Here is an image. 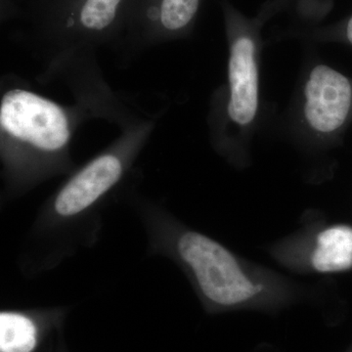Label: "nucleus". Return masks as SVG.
<instances>
[{
  "instance_id": "nucleus-9",
  "label": "nucleus",
  "mask_w": 352,
  "mask_h": 352,
  "mask_svg": "<svg viewBox=\"0 0 352 352\" xmlns=\"http://www.w3.org/2000/svg\"><path fill=\"white\" fill-rule=\"evenodd\" d=\"M120 0H87L80 22L87 29L102 31L113 22Z\"/></svg>"
},
{
  "instance_id": "nucleus-8",
  "label": "nucleus",
  "mask_w": 352,
  "mask_h": 352,
  "mask_svg": "<svg viewBox=\"0 0 352 352\" xmlns=\"http://www.w3.org/2000/svg\"><path fill=\"white\" fill-rule=\"evenodd\" d=\"M200 0H162L160 19L164 29L179 31L194 19Z\"/></svg>"
},
{
  "instance_id": "nucleus-3",
  "label": "nucleus",
  "mask_w": 352,
  "mask_h": 352,
  "mask_svg": "<svg viewBox=\"0 0 352 352\" xmlns=\"http://www.w3.org/2000/svg\"><path fill=\"white\" fill-rule=\"evenodd\" d=\"M0 124L11 138L46 154L61 151L71 135L63 109L23 89L10 90L4 95L0 105Z\"/></svg>"
},
{
  "instance_id": "nucleus-4",
  "label": "nucleus",
  "mask_w": 352,
  "mask_h": 352,
  "mask_svg": "<svg viewBox=\"0 0 352 352\" xmlns=\"http://www.w3.org/2000/svg\"><path fill=\"white\" fill-rule=\"evenodd\" d=\"M273 254L293 270L317 274L344 272L352 268V227H319L286 239Z\"/></svg>"
},
{
  "instance_id": "nucleus-6",
  "label": "nucleus",
  "mask_w": 352,
  "mask_h": 352,
  "mask_svg": "<svg viewBox=\"0 0 352 352\" xmlns=\"http://www.w3.org/2000/svg\"><path fill=\"white\" fill-rule=\"evenodd\" d=\"M239 34L233 41L229 59L228 76L230 119L241 126L251 124L258 106V75L256 63V43L252 25L242 17L236 18Z\"/></svg>"
},
{
  "instance_id": "nucleus-5",
  "label": "nucleus",
  "mask_w": 352,
  "mask_h": 352,
  "mask_svg": "<svg viewBox=\"0 0 352 352\" xmlns=\"http://www.w3.org/2000/svg\"><path fill=\"white\" fill-rule=\"evenodd\" d=\"M305 116L314 131L323 135L344 131L352 120V80L337 69L319 65L305 88Z\"/></svg>"
},
{
  "instance_id": "nucleus-2",
  "label": "nucleus",
  "mask_w": 352,
  "mask_h": 352,
  "mask_svg": "<svg viewBox=\"0 0 352 352\" xmlns=\"http://www.w3.org/2000/svg\"><path fill=\"white\" fill-rule=\"evenodd\" d=\"M124 170L122 157L101 155L59 190L32 226L34 239L50 251L46 263H50V258H59V251L64 254L69 240L75 242L76 228L87 222L92 208L120 182Z\"/></svg>"
},
{
  "instance_id": "nucleus-1",
  "label": "nucleus",
  "mask_w": 352,
  "mask_h": 352,
  "mask_svg": "<svg viewBox=\"0 0 352 352\" xmlns=\"http://www.w3.org/2000/svg\"><path fill=\"white\" fill-rule=\"evenodd\" d=\"M149 251L175 261L210 312L277 311L296 300L286 278L240 258L206 234L160 212L142 217Z\"/></svg>"
},
{
  "instance_id": "nucleus-11",
  "label": "nucleus",
  "mask_w": 352,
  "mask_h": 352,
  "mask_svg": "<svg viewBox=\"0 0 352 352\" xmlns=\"http://www.w3.org/2000/svg\"><path fill=\"white\" fill-rule=\"evenodd\" d=\"M349 352H352V347L351 349H349Z\"/></svg>"
},
{
  "instance_id": "nucleus-10",
  "label": "nucleus",
  "mask_w": 352,
  "mask_h": 352,
  "mask_svg": "<svg viewBox=\"0 0 352 352\" xmlns=\"http://www.w3.org/2000/svg\"><path fill=\"white\" fill-rule=\"evenodd\" d=\"M335 34L342 41L352 46V15L335 29Z\"/></svg>"
},
{
  "instance_id": "nucleus-7",
  "label": "nucleus",
  "mask_w": 352,
  "mask_h": 352,
  "mask_svg": "<svg viewBox=\"0 0 352 352\" xmlns=\"http://www.w3.org/2000/svg\"><path fill=\"white\" fill-rule=\"evenodd\" d=\"M38 342V326L34 317L19 310L0 314V352H32Z\"/></svg>"
}]
</instances>
